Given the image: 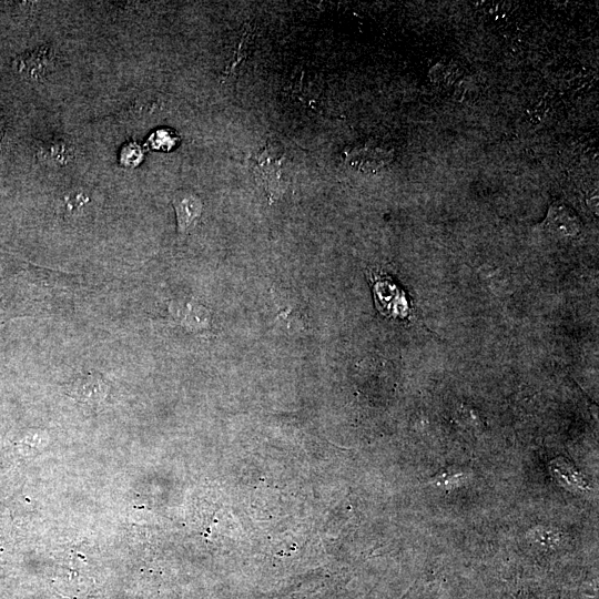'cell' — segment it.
I'll return each mask as SVG.
<instances>
[{"label":"cell","mask_w":599,"mask_h":599,"mask_svg":"<svg viewBox=\"0 0 599 599\" xmlns=\"http://www.w3.org/2000/svg\"><path fill=\"white\" fill-rule=\"evenodd\" d=\"M65 393L79 403L99 406L109 393V385L100 374L90 372L77 375L69 382Z\"/></svg>","instance_id":"cell-1"},{"label":"cell","mask_w":599,"mask_h":599,"mask_svg":"<svg viewBox=\"0 0 599 599\" xmlns=\"http://www.w3.org/2000/svg\"><path fill=\"white\" fill-rule=\"evenodd\" d=\"M52 64V50L49 45H44L21 55L18 60V70L31 80H39L50 71Z\"/></svg>","instance_id":"cell-5"},{"label":"cell","mask_w":599,"mask_h":599,"mask_svg":"<svg viewBox=\"0 0 599 599\" xmlns=\"http://www.w3.org/2000/svg\"><path fill=\"white\" fill-rule=\"evenodd\" d=\"M282 156H275V149L270 145H266L254 159L256 172L271 201L281 196L285 187L282 179Z\"/></svg>","instance_id":"cell-3"},{"label":"cell","mask_w":599,"mask_h":599,"mask_svg":"<svg viewBox=\"0 0 599 599\" xmlns=\"http://www.w3.org/2000/svg\"><path fill=\"white\" fill-rule=\"evenodd\" d=\"M544 227L554 237L571 240L580 234L582 224L572 207L555 202L549 206Z\"/></svg>","instance_id":"cell-2"},{"label":"cell","mask_w":599,"mask_h":599,"mask_svg":"<svg viewBox=\"0 0 599 599\" xmlns=\"http://www.w3.org/2000/svg\"><path fill=\"white\" fill-rule=\"evenodd\" d=\"M89 202V196L82 190H72L62 199L63 211L68 214H77L82 211Z\"/></svg>","instance_id":"cell-8"},{"label":"cell","mask_w":599,"mask_h":599,"mask_svg":"<svg viewBox=\"0 0 599 599\" xmlns=\"http://www.w3.org/2000/svg\"><path fill=\"white\" fill-rule=\"evenodd\" d=\"M550 470L561 485L569 488L586 490L589 488L586 477L564 457L554 458L549 464Z\"/></svg>","instance_id":"cell-6"},{"label":"cell","mask_w":599,"mask_h":599,"mask_svg":"<svg viewBox=\"0 0 599 599\" xmlns=\"http://www.w3.org/2000/svg\"><path fill=\"white\" fill-rule=\"evenodd\" d=\"M38 155L49 164L64 165L72 159L73 148L64 139H51L39 146Z\"/></svg>","instance_id":"cell-7"},{"label":"cell","mask_w":599,"mask_h":599,"mask_svg":"<svg viewBox=\"0 0 599 599\" xmlns=\"http://www.w3.org/2000/svg\"><path fill=\"white\" fill-rule=\"evenodd\" d=\"M172 204L176 215L179 234L185 235L200 219L203 203L193 192L181 191L174 195Z\"/></svg>","instance_id":"cell-4"}]
</instances>
